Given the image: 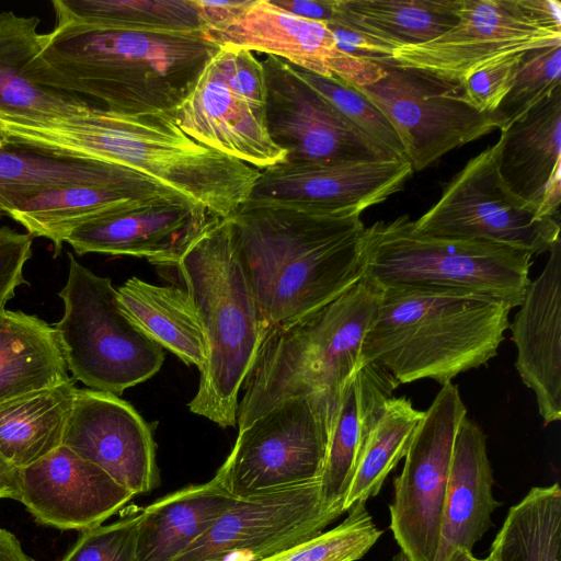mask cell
I'll return each mask as SVG.
<instances>
[{
  "label": "cell",
  "mask_w": 561,
  "mask_h": 561,
  "mask_svg": "<svg viewBox=\"0 0 561 561\" xmlns=\"http://www.w3.org/2000/svg\"><path fill=\"white\" fill-rule=\"evenodd\" d=\"M7 141L134 170L211 214L228 218L250 197L260 170L188 137L172 114L93 107L65 118H0Z\"/></svg>",
  "instance_id": "1"
},
{
  "label": "cell",
  "mask_w": 561,
  "mask_h": 561,
  "mask_svg": "<svg viewBox=\"0 0 561 561\" xmlns=\"http://www.w3.org/2000/svg\"><path fill=\"white\" fill-rule=\"evenodd\" d=\"M228 219L268 332L329 302L363 276L359 214L247 201Z\"/></svg>",
  "instance_id": "2"
},
{
  "label": "cell",
  "mask_w": 561,
  "mask_h": 561,
  "mask_svg": "<svg viewBox=\"0 0 561 561\" xmlns=\"http://www.w3.org/2000/svg\"><path fill=\"white\" fill-rule=\"evenodd\" d=\"M219 48L203 35L65 24L42 34L27 70L42 85L92 96L114 113L172 114Z\"/></svg>",
  "instance_id": "3"
},
{
  "label": "cell",
  "mask_w": 561,
  "mask_h": 561,
  "mask_svg": "<svg viewBox=\"0 0 561 561\" xmlns=\"http://www.w3.org/2000/svg\"><path fill=\"white\" fill-rule=\"evenodd\" d=\"M511 310L501 300L470 291L381 287L362 366H379L399 385L430 378L444 386L496 355Z\"/></svg>",
  "instance_id": "4"
},
{
  "label": "cell",
  "mask_w": 561,
  "mask_h": 561,
  "mask_svg": "<svg viewBox=\"0 0 561 561\" xmlns=\"http://www.w3.org/2000/svg\"><path fill=\"white\" fill-rule=\"evenodd\" d=\"M381 287L364 275L341 295L266 335L244 381L239 431L277 403L320 394L337 412L342 393L362 367V346Z\"/></svg>",
  "instance_id": "5"
},
{
  "label": "cell",
  "mask_w": 561,
  "mask_h": 561,
  "mask_svg": "<svg viewBox=\"0 0 561 561\" xmlns=\"http://www.w3.org/2000/svg\"><path fill=\"white\" fill-rule=\"evenodd\" d=\"M202 323L208 356L191 412L234 426L239 391L268 334L239 260L230 221L206 230L176 265Z\"/></svg>",
  "instance_id": "6"
},
{
  "label": "cell",
  "mask_w": 561,
  "mask_h": 561,
  "mask_svg": "<svg viewBox=\"0 0 561 561\" xmlns=\"http://www.w3.org/2000/svg\"><path fill=\"white\" fill-rule=\"evenodd\" d=\"M363 275L380 287H425L493 297L511 309L526 294L531 257L505 245L416 232L409 215L365 227Z\"/></svg>",
  "instance_id": "7"
},
{
  "label": "cell",
  "mask_w": 561,
  "mask_h": 561,
  "mask_svg": "<svg viewBox=\"0 0 561 561\" xmlns=\"http://www.w3.org/2000/svg\"><path fill=\"white\" fill-rule=\"evenodd\" d=\"M67 256L68 277L58 294L64 314L54 328L68 370L90 389L118 396L159 371L162 347L122 311L111 278Z\"/></svg>",
  "instance_id": "8"
},
{
  "label": "cell",
  "mask_w": 561,
  "mask_h": 561,
  "mask_svg": "<svg viewBox=\"0 0 561 561\" xmlns=\"http://www.w3.org/2000/svg\"><path fill=\"white\" fill-rule=\"evenodd\" d=\"M335 417L320 394L284 400L239 431L217 473L236 499L318 482Z\"/></svg>",
  "instance_id": "9"
},
{
  "label": "cell",
  "mask_w": 561,
  "mask_h": 561,
  "mask_svg": "<svg viewBox=\"0 0 561 561\" xmlns=\"http://www.w3.org/2000/svg\"><path fill=\"white\" fill-rule=\"evenodd\" d=\"M495 142L470 159L447 183L439 199L417 220L426 236L492 242L530 255L549 252L560 240V220L507 190L497 171Z\"/></svg>",
  "instance_id": "10"
},
{
  "label": "cell",
  "mask_w": 561,
  "mask_h": 561,
  "mask_svg": "<svg viewBox=\"0 0 561 561\" xmlns=\"http://www.w3.org/2000/svg\"><path fill=\"white\" fill-rule=\"evenodd\" d=\"M466 416L458 386H442L424 411L394 479L390 529L408 561H435L455 438Z\"/></svg>",
  "instance_id": "11"
},
{
  "label": "cell",
  "mask_w": 561,
  "mask_h": 561,
  "mask_svg": "<svg viewBox=\"0 0 561 561\" xmlns=\"http://www.w3.org/2000/svg\"><path fill=\"white\" fill-rule=\"evenodd\" d=\"M380 62L386 75L354 89L390 122L414 172L496 128L491 113L478 112L462 101L459 83L397 67L388 59Z\"/></svg>",
  "instance_id": "12"
},
{
  "label": "cell",
  "mask_w": 561,
  "mask_h": 561,
  "mask_svg": "<svg viewBox=\"0 0 561 561\" xmlns=\"http://www.w3.org/2000/svg\"><path fill=\"white\" fill-rule=\"evenodd\" d=\"M561 44V32L540 24L520 0H461L458 22L424 44L392 51L388 61L460 82L485 66Z\"/></svg>",
  "instance_id": "13"
},
{
  "label": "cell",
  "mask_w": 561,
  "mask_h": 561,
  "mask_svg": "<svg viewBox=\"0 0 561 561\" xmlns=\"http://www.w3.org/2000/svg\"><path fill=\"white\" fill-rule=\"evenodd\" d=\"M344 512L312 482L237 502L173 561H264L319 534Z\"/></svg>",
  "instance_id": "14"
},
{
  "label": "cell",
  "mask_w": 561,
  "mask_h": 561,
  "mask_svg": "<svg viewBox=\"0 0 561 561\" xmlns=\"http://www.w3.org/2000/svg\"><path fill=\"white\" fill-rule=\"evenodd\" d=\"M266 82L265 115L274 142L294 162H353L400 159L362 131L311 88L287 61H262Z\"/></svg>",
  "instance_id": "15"
},
{
  "label": "cell",
  "mask_w": 561,
  "mask_h": 561,
  "mask_svg": "<svg viewBox=\"0 0 561 561\" xmlns=\"http://www.w3.org/2000/svg\"><path fill=\"white\" fill-rule=\"evenodd\" d=\"M62 445L134 495L158 483L150 426L131 404L112 392L77 388Z\"/></svg>",
  "instance_id": "16"
},
{
  "label": "cell",
  "mask_w": 561,
  "mask_h": 561,
  "mask_svg": "<svg viewBox=\"0 0 561 561\" xmlns=\"http://www.w3.org/2000/svg\"><path fill=\"white\" fill-rule=\"evenodd\" d=\"M18 484L16 501L38 524L60 530L100 526L135 496L64 445L19 469Z\"/></svg>",
  "instance_id": "17"
},
{
  "label": "cell",
  "mask_w": 561,
  "mask_h": 561,
  "mask_svg": "<svg viewBox=\"0 0 561 561\" xmlns=\"http://www.w3.org/2000/svg\"><path fill=\"white\" fill-rule=\"evenodd\" d=\"M408 159L277 163L260 170L248 201H286L359 214L404 188Z\"/></svg>",
  "instance_id": "18"
},
{
  "label": "cell",
  "mask_w": 561,
  "mask_h": 561,
  "mask_svg": "<svg viewBox=\"0 0 561 561\" xmlns=\"http://www.w3.org/2000/svg\"><path fill=\"white\" fill-rule=\"evenodd\" d=\"M172 116L193 140L257 170L287 158L268 133L265 104L228 83L213 57Z\"/></svg>",
  "instance_id": "19"
},
{
  "label": "cell",
  "mask_w": 561,
  "mask_h": 561,
  "mask_svg": "<svg viewBox=\"0 0 561 561\" xmlns=\"http://www.w3.org/2000/svg\"><path fill=\"white\" fill-rule=\"evenodd\" d=\"M220 219L184 198H163L84 224L69 233L66 243L78 255H130L176 267L188 248Z\"/></svg>",
  "instance_id": "20"
},
{
  "label": "cell",
  "mask_w": 561,
  "mask_h": 561,
  "mask_svg": "<svg viewBox=\"0 0 561 561\" xmlns=\"http://www.w3.org/2000/svg\"><path fill=\"white\" fill-rule=\"evenodd\" d=\"M518 307L508 327L517 350L515 366L548 425L561 419V240Z\"/></svg>",
  "instance_id": "21"
},
{
  "label": "cell",
  "mask_w": 561,
  "mask_h": 561,
  "mask_svg": "<svg viewBox=\"0 0 561 561\" xmlns=\"http://www.w3.org/2000/svg\"><path fill=\"white\" fill-rule=\"evenodd\" d=\"M496 163L504 186L537 208L560 216L561 87L501 129Z\"/></svg>",
  "instance_id": "22"
},
{
  "label": "cell",
  "mask_w": 561,
  "mask_h": 561,
  "mask_svg": "<svg viewBox=\"0 0 561 561\" xmlns=\"http://www.w3.org/2000/svg\"><path fill=\"white\" fill-rule=\"evenodd\" d=\"M203 36L219 47L264 53L331 79L346 56L328 23L299 18L272 0H248L229 19L204 30Z\"/></svg>",
  "instance_id": "23"
},
{
  "label": "cell",
  "mask_w": 561,
  "mask_h": 561,
  "mask_svg": "<svg viewBox=\"0 0 561 561\" xmlns=\"http://www.w3.org/2000/svg\"><path fill=\"white\" fill-rule=\"evenodd\" d=\"M493 484L486 436L466 416L455 438L435 561H448L458 548L472 552L494 526L492 514L502 503L493 496Z\"/></svg>",
  "instance_id": "24"
},
{
  "label": "cell",
  "mask_w": 561,
  "mask_h": 561,
  "mask_svg": "<svg viewBox=\"0 0 561 561\" xmlns=\"http://www.w3.org/2000/svg\"><path fill=\"white\" fill-rule=\"evenodd\" d=\"M178 197L184 198L151 179L76 185L39 193L13 209L9 217L33 238L48 239L57 256L69 233L84 224L154 201Z\"/></svg>",
  "instance_id": "25"
},
{
  "label": "cell",
  "mask_w": 561,
  "mask_h": 561,
  "mask_svg": "<svg viewBox=\"0 0 561 561\" xmlns=\"http://www.w3.org/2000/svg\"><path fill=\"white\" fill-rule=\"evenodd\" d=\"M398 386L388 371L374 364L363 365L345 386L319 481L327 506L345 513L343 502L362 446Z\"/></svg>",
  "instance_id": "26"
},
{
  "label": "cell",
  "mask_w": 561,
  "mask_h": 561,
  "mask_svg": "<svg viewBox=\"0 0 561 561\" xmlns=\"http://www.w3.org/2000/svg\"><path fill=\"white\" fill-rule=\"evenodd\" d=\"M37 16L0 13V118L45 121L85 113L90 104L36 82L27 65L42 48Z\"/></svg>",
  "instance_id": "27"
},
{
  "label": "cell",
  "mask_w": 561,
  "mask_h": 561,
  "mask_svg": "<svg viewBox=\"0 0 561 561\" xmlns=\"http://www.w3.org/2000/svg\"><path fill=\"white\" fill-rule=\"evenodd\" d=\"M238 499L216 472L202 484L170 493L140 511L137 561H173Z\"/></svg>",
  "instance_id": "28"
},
{
  "label": "cell",
  "mask_w": 561,
  "mask_h": 561,
  "mask_svg": "<svg viewBox=\"0 0 561 561\" xmlns=\"http://www.w3.org/2000/svg\"><path fill=\"white\" fill-rule=\"evenodd\" d=\"M145 179L149 178L95 160L57 156L9 141L0 146V208L8 216L28 198L48 190Z\"/></svg>",
  "instance_id": "29"
},
{
  "label": "cell",
  "mask_w": 561,
  "mask_h": 561,
  "mask_svg": "<svg viewBox=\"0 0 561 561\" xmlns=\"http://www.w3.org/2000/svg\"><path fill=\"white\" fill-rule=\"evenodd\" d=\"M69 379L55 328L35 314L1 309L0 403Z\"/></svg>",
  "instance_id": "30"
},
{
  "label": "cell",
  "mask_w": 561,
  "mask_h": 561,
  "mask_svg": "<svg viewBox=\"0 0 561 561\" xmlns=\"http://www.w3.org/2000/svg\"><path fill=\"white\" fill-rule=\"evenodd\" d=\"M116 290L122 311L138 329L186 365L203 370L208 356L207 341L185 289L131 277Z\"/></svg>",
  "instance_id": "31"
},
{
  "label": "cell",
  "mask_w": 561,
  "mask_h": 561,
  "mask_svg": "<svg viewBox=\"0 0 561 561\" xmlns=\"http://www.w3.org/2000/svg\"><path fill=\"white\" fill-rule=\"evenodd\" d=\"M461 0H337L333 22L357 32L391 54L424 44L458 22Z\"/></svg>",
  "instance_id": "32"
},
{
  "label": "cell",
  "mask_w": 561,
  "mask_h": 561,
  "mask_svg": "<svg viewBox=\"0 0 561 561\" xmlns=\"http://www.w3.org/2000/svg\"><path fill=\"white\" fill-rule=\"evenodd\" d=\"M73 380L0 403V455L13 468L28 467L62 445Z\"/></svg>",
  "instance_id": "33"
},
{
  "label": "cell",
  "mask_w": 561,
  "mask_h": 561,
  "mask_svg": "<svg viewBox=\"0 0 561 561\" xmlns=\"http://www.w3.org/2000/svg\"><path fill=\"white\" fill-rule=\"evenodd\" d=\"M56 25L203 35L195 0H53Z\"/></svg>",
  "instance_id": "34"
},
{
  "label": "cell",
  "mask_w": 561,
  "mask_h": 561,
  "mask_svg": "<svg viewBox=\"0 0 561 561\" xmlns=\"http://www.w3.org/2000/svg\"><path fill=\"white\" fill-rule=\"evenodd\" d=\"M561 488L534 486L506 515L489 556L494 561H560Z\"/></svg>",
  "instance_id": "35"
},
{
  "label": "cell",
  "mask_w": 561,
  "mask_h": 561,
  "mask_svg": "<svg viewBox=\"0 0 561 561\" xmlns=\"http://www.w3.org/2000/svg\"><path fill=\"white\" fill-rule=\"evenodd\" d=\"M424 411L407 397L390 398L359 451L347 493L346 512L357 502L376 496L389 473L405 456Z\"/></svg>",
  "instance_id": "36"
},
{
  "label": "cell",
  "mask_w": 561,
  "mask_h": 561,
  "mask_svg": "<svg viewBox=\"0 0 561 561\" xmlns=\"http://www.w3.org/2000/svg\"><path fill=\"white\" fill-rule=\"evenodd\" d=\"M337 526L264 561H357L382 535L366 502L355 503Z\"/></svg>",
  "instance_id": "37"
},
{
  "label": "cell",
  "mask_w": 561,
  "mask_h": 561,
  "mask_svg": "<svg viewBox=\"0 0 561 561\" xmlns=\"http://www.w3.org/2000/svg\"><path fill=\"white\" fill-rule=\"evenodd\" d=\"M559 87L561 44L523 53L511 90L491 113L496 128L507 127Z\"/></svg>",
  "instance_id": "38"
},
{
  "label": "cell",
  "mask_w": 561,
  "mask_h": 561,
  "mask_svg": "<svg viewBox=\"0 0 561 561\" xmlns=\"http://www.w3.org/2000/svg\"><path fill=\"white\" fill-rule=\"evenodd\" d=\"M298 75L362 131L407 159L397 131L386 116L359 91L335 79L296 68Z\"/></svg>",
  "instance_id": "39"
},
{
  "label": "cell",
  "mask_w": 561,
  "mask_h": 561,
  "mask_svg": "<svg viewBox=\"0 0 561 561\" xmlns=\"http://www.w3.org/2000/svg\"><path fill=\"white\" fill-rule=\"evenodd\" d=\"M140 511L84 531L60 561H137Z\"/></svg>",
  "instance_id": "40"
},
{
  "label": "cell",
  "mask_w": 561,
  "mask_h": 561,
  "mask_svg": "<svg viewBox=\"0 0 561 561\" xmlns=\"http://www.w3.org/2000/svg\"><path fill=\"white\" fill-rule=\"evenodd\" d=\"M520 55L507 57L465 77L458 82L462 101L478 112H494L514 83Z\"/></svg>",
  "instance_id": "41"
},
{
  "label": "cell",
  "mask_w": 561,
  "mask_h": 561,
  "mask_svg": "<svg viewBox=\"0 0 561 561\" xmlns=\"http://www.w3.org/2000/svg\"><path fill=\"white\" fill-rule=\"evenodd\" d=\"M33 237L0 226V310L15 296V290L27 284L23 270L32 256Z\"/></svg>",
  "instance_id": "42"
},
{
  "label": "cell",
  "mask_w": 561,
  "mask_h": 561,
  "mask_svg": "<svg viewBox=\"0 0 561 561\" xmlns=\"http://www.w3.org/2000/svg\"><path fill=\"white\" fill-rule=\"evenodd\" d=\"M284 10L310 21L330 23L337 15V0H272Z\"/></svg>",
  "instance_id": "43"
},
{
  "label": "cell",
  "mask_w": 561,
  "mask_h": 561,
  "mask_svg": "<svg viewBox=\"0 0 561 561\" xmlns=\"http://www.w3.org/2000/svg\"><path fill=\"white\" fill-rule=\"evenodd\" d=\"M523 7L542 25L561 32V2L558 0H520Z\"/></svg>",
  "instance_id": "44"
},
{
  "label": "cell",
  "mask_w": 561,
  "mask_h": 561,
  "mask_svg": "<svg viewBox=\"0 0 561 561\" xmlns=\"http://www.w3.org/2000/svg\"><path fill=\"white\" fill-rule=\"evenodd\" d=\"M0 561H35L22 548L19 539L9 530L0 528Z\"/></svg>",
  "instance_id": "45"
},
{
  "label": "cell",
  "mask_w": 561,
  "mask_h": 561,
  "mask_svg": "<svg viewBox=\"0 0 561 561\" xmlns=\"http://www.w3.org/2000/svg\"><path fill=\"white\" fill-rule=\"evenodd\" d=\"M18 469L0 455V499L18 500Z\"/></svg>",
  "instance_id": "46"
},
{
  "label": "cell",
  "mask_w": 561,
  "mask_h": 561,
  "mask_svg": "<svg viewBox=\"0 0 561 561\" xmlns=\"http://www.w3.org/2000/svg\"><path fill=\"white\" fill-rule=\"evenodd\" d=\"M476 559L472 552L458 548L454 551L448 561H476Z\"/></svg>",
  "instance_id": "47"
},
{
  "label": "cell",
  "mask_w": 561,
  "mask_h": 561,
  "mask_svg": "<svg viewBox=\"0 0 561 561\" xmlns=\"http://www.w3.org/2000/svg\"><path fill=\"white\" fill-rule=\"evenodd\" d=\"M392 561H408V559L404 553L400 551L392 558Z\"/></svg>",
  "instance_id": "48"
},
{
  "label": "cell",
  "mask_w": 561,
  "mask_h": 561,
  "mask_svg": "<svg viewBox=\"0 0 561 561\" xmlns=\"http://www.w3.org/2000/svg\"><path fill=\"white\" fill-rule=\"evenodd\" d=\"M7 142L5 136L0 127V146Z\"/></svg>",
  "instance_id": "49"
},
{
  "label": "cell",
  "mask_w": 561,
  "mask_h": 561,
  "mask_svg": "<svg viewBox=\"0 0 561 561\" xmlns=\"http://www.w3.org/2000/svg\"><path fill=\"white\" fill-rule=\"evenodd\" d=\"M476 561H494L493 558H491L490 556H488L486 558L484 559H476Z\"/></svg>",
  "instance_id": "50"
},
{
  "label": "cell",
  "mask_w": 561,
  "mask_h": 561,
  "mask_svg": "<svg viewBox=\"0 0 561 561\" xmlns=\"http://www.w3.org/2000/svg\"><path fill=\"white\" fill-rule=\"evenodd\" d=\"M5 216H8V214L2 208H0V219H2Z\"/></svg>",
  "instance_id": "51"
}]
</instances>
